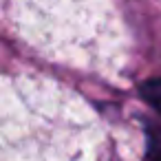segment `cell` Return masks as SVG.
Wrapping results in <instances>:
<instances>
[{
    "mask_svg": "<svg viewBox=\"0 0 161 161\" xmlns=\"http://www.w3.org/2000/svg\"><path fill=\"white\" fill-rule=\"evenodd\" d=\"M139 95H141L157 113H161V77H159V80H146V82H141Z\"/></svg>",
    "mask_w": 161,
    "mask_h": 161,
    "instance_id": "1",
    "label": "cell"
},
{
    "mask_svg": "<svg viewBox=\"0 0 161 161\" xmlns=\"http://www.w3.org/2000/svg\"><path fill=\"white\" fill-rule=\"evenodd\" d=\"M146 159L148 161H161V128L150 126L146 130Z\"/></svg>",
    "mask_w": 161,
    "mask_h": 161,
    "instance_id": "2",
    "label": "cell"
}]
</instances>
